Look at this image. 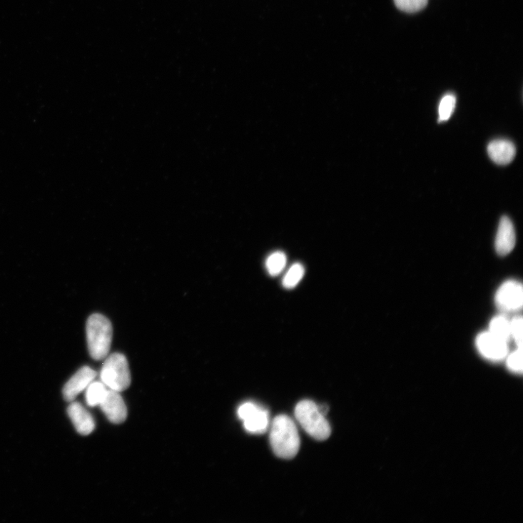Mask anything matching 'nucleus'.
I'll use <instances>...</instances> for the list:
<instances>
[{
	"mask_svg": "<svg viewBox=\"0 0 523 523\" xmlns=\"http://www.w3.org/2000/svg\"><path fill=\"white\" fill-rule=\"evenodd\" d=\"M270 442L278 457L284 459L295 457L300 450V439L295 422L287 415L275 417L270 427Z\"/></svg>",
	"mask_w": 523,
	"mask_h": 523,
	"instance_id": "obj_1",
	"label": "nucleus"
},
{
	"mask_svg": "<svg viewBox=\"0 0 523 523\" xmlns=\"http://www.w3.org/2000/svg\"><path fill=\"white\" fill-rule=\"evenodd\" d=\"M86 334L88 351L96 360H104L111 346L113 327L111 321L104 315L95 313L87 321Z\"/></svg>",
	"mask_w": 523,
	"mask_h": 523,
	"instance_id": "obj_2",
	"label": "nucleus"
},
{
	"mask_svg": "<svg viewBox=\"0 0 523 523\" xmlns=\"http://www.w3.org/2000/svg\"><path fill=\"white\" fill-rule=\"evenodd\" d=\"M296 420L304 430L317 440L323 441L331 435V427L313 401L304 400L298 404L295 410Z\"/></svg>",
	"mask_w": 523,
	"mask_h": 523,
	"instance_id": "obj_3",
	"label": "nucleus"
},
{
	"mask_svg": "<svg viewBox=\"0 0 523 523\" xmlns=\"http://www.w3.org/2000/svg\"><path fill=\"white\" fill-rule=\"evenodd\" d=\"M100 377L109 390L118 392L127 390L131 384V374L126 357L118 352L108 355L105 358Z\"/></svg>",
	"mask_w": 523,
	"mask_h": 523,
	"instance_id": "obj_4",
	"label": "nucleus"
},
{
	"mask_svg": "<svg viewBox=\"0 0 523 523\" xmlns=\"http://www.w3.org/2000/svg\"><path fill=\"white\" fill-rule=\"evenodd\" d=\"M238 417L243 421L245 429L252 434H263L269 427V413L253 402L238 407Z\"/></svg>",
	"mask_w": 523,
	"mask_h": 523,
	"instance_id": "obj_5",
	"label": "nucleus"
},
{
	"mask_svg": "<svg viewBox=\"0 0 523 523\" xmlns=\"http://www.w3.org/2000/svg\"><path fill=\"white\" fill-rule=\"evenodd\" d=\"M497 306L505 311H517L522 308L523 291L521 284L514 280L507 281L496 295Z\"/></svg>",
	"mask_w": 523,
	"mask_h": 523,
	"instance_id": "obj_6",
	"label": "nucleus"
},
{
	"mask_svg": "<svg viewBox=\"0 0 523 523\" xmlns=\"http://www.w3.org/2000/svg\"><path fill=\"white\" fill-rule=\"evenodd\" d=\"M107 419L113 424L123 423L128 417V409L120 392L108 389L99 405Z\"/></svg>",
	"mask_w": 523,
	"mask_h": 523,
	"instance_id": "obj_7",
	"label": "nucleus"
},
{
	"mask_svg": "<svg viewBox=\"0 0 523 523\" xmlns=\"http://www.w3.org/2000/svg\"><path fill=\"white\" fill-rule=\"evenodd\" d=\"M476 345L482 356L493 361L502 360L508 355L507 342L495 337L489 332L479 335Z\"/></svg>",
	"mask_w": 523,
	"mask_h": 523,
	"instance_id": "obj_8",
	"label": "nucleus"
},
{
	"mask_svg": "<svg viewBox=\"0 0 523 523\" xmlns=\"http://www.w3.org/2000/svg\"><path fill=\"white\" fill-rule=\"evenodd\" d=\"M97 376L95 370L89 367L80 369L65 385L64 397L68 402L73 401L78 394L87 389Z\"/></svg>",
	"mask_w": 523,
	"mask_h": 523,
	"instance_id": "obj_9",
	"label": "nucleus"
},
{
	"mask_svg": "<svg viewBox=\"0 0 523 523\" xmlns=\"http://www.w3.org/2000/svg\"><path fill=\"white\" fill-rule=\"evenodd\" d=\"M68 415L76 430L83 435L91 434L96 427L95 421L90 412L77 402H71L67 410Z\"/></svg>",
	"mask_w": 523,
	"mask_h": 523,
	"instance_id": "obj_10",
	"label": "nucleus"
},
{
	"mask_svg": "<svg viewBox=\"0 0 523 523\" xmlns=\"http://www.w3.org/2000/svg\"><path fill=\"white\" fill-rule=\"evenodd\" d=\"M516 243L515 230L511 220L504 216L502 218L495 241V248L497 253L504 256L510 253Z\"/></svg>",
	"mask_w": 523,
	"mask_h": 523,
	"instance_id": "obj_11",
	"label": "nucleus"
},
{
	"mask_svg": "<svg viewBox=\"0 0 523 523\" xmlns=\"http://www.w3.org/2000/svg\"><path fill=\"white\" fill-rule=\"evenodd\" d=\"M488 153L491 159L497 165L507 166L511 163L516 155L514 144L510 141L497 139L488 146Z\"/></svg>",
	"mask_w": 523,
	"mask_h": 523,
	"instance_id": "obj_12",
	"label": "nucleus"
},
{
	"mask_svg": "<svg viewBox=\"0 0 523 523\" xmlns=\"http://www.w3.org/2000/svg\"><path fill=\"white\" fill-rule=\"evenodd\" d=\"M489 332L495 337L507 342L511 338L510 321L504 316H497L492 319Z\"/></svg>",
	"mask_w": 523,
	"mask_h": 523,
	"instance_id": "obj_13",
	"label": "nucleus"
},
{
	"mask_svg": "<svg viewBox=\"0 0 523 523\" xmlns=\"http://www.w3.org/2000/svg\"><path fill=\"white\" fill-rule=\"evenodd\" d=\"M86 401L88 406L96 407L100 405L108 390L106 386L98 381L92 382L87 387Z\"/></svg>",
	"mask_w": 523,
	"mask_h": 523,
	"instance_id": "obj_14",
	"label": "nucleus"
},
{
	"mask_svg": "<svg viewBox=\"0 0 523 523\" xmlns=\"http://www.w3.org/2000/svg\"><path fill=\"white\" fill-rule=\"evenodd\" d=\"M288 258L285 253L276 251L266 260L265 266L271 276H277L283 272L287 265Z\"/></svg>",
	"mask_w": 523,
	"mask_h": 523,
	"instance_id": "obj_15",
	"label": "nucleus"
},
{
	"mask_svg": "<svg viewBox=\"0 0 523 523\" xmlns=\"http://www.w3.org/2000/svg\"><path fill=\"white\" fill-rule=\"evenodd\" d=\"M305 274V268L300 263H295L285 275L283 285L285 288L292 290L300 283Z\"/></svg>",
	"mask_w": 523,
	"mask_h": 523,
	"instance_id": "obj_16",
	"label": "nucleus"
},
{
	"mask_svg": "<svg viewBox=\"0 0 523 523\" xmlns=\"http://www.w3.org/2000/svg\"><path fill=\"white\" fill-rule=\"evenodd\" d=\"M457 98L454 94H447L441 99L439 108V123H444L449 120L455 109Z\"/></svg>",
	"mask_w": 523,
	"mask_h": 523,
	"instance_id": "obj_17",
	"label": "nucleus"
},
{
	"mask_svg": "<svg viewBox=\"0 0 523 523\" xmlns=\"http://www.w3.org/2000/svg\"><path fill=\"white\" fill-rule=\"evenodd\" d=\"M394 3L400 11L413 14L426 8L428 0H394Z\"/></svg>",
	"mask_w": 523,
	"mask_h": 523,
	"instance_id": "obj_18",
	"label": "nucleus"
},
{
	"mask_svg": "<svg viewBox=\"0 0 523 523\" xmlns=\"http://www.w3.org/2000/svg\"><path fill=\"white\" fill-rule=\"evenodd\" d=\"M522 348H518L512 352L510 355H507V365L509 370L515 373H522Z\"/></svg>",
	"mask_w": 523,
	"mask_h": 523,
	"instance_id": "obj_19",
	"label": "nucleus"
},
{
	"mask_svg": "<svg viewBox=\"0 0 523 523\" xmlns=\"http://www.w3.org/2000/svg\"><path fill=\"white\" fill-rule=\"evenodd\" d=\"M511 337L518 348H522V318L517 316L510 320Z\"/></svg>",
	"mask_w": 523,
	"mask_h": 523,
	"instance_id": "obj_20",
	"label": "nucleus"
},
{
	"mask_svg": "<svg viewBox=\"0 0 523 523\" xmlns=\"http://www.w3.org/2000/svg\"><path fill=\"white\" fill-rule=\"evenodd\" d=\"M318 410L320 412V413L322 415L326 416L327 414L328 413L329 407L327 406H326V405H320V406H318Z\"/></svg>",
	"mask_w": 523,
	"mask_h": 523,
	"instance_id": "obj_21",
	"label": "nucleus"
}]
</instances>
